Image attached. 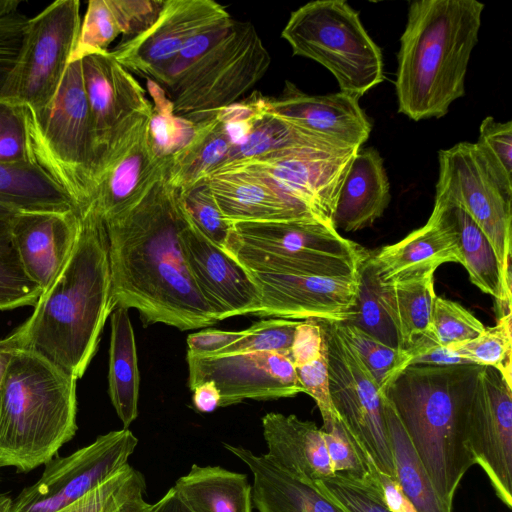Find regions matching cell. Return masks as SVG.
Listing matches in <instances>:
<instances>
[{"instance_id": "obj_33", "label": "cell", "mask_w": 512, "mask_h": 512, "mask_svg": "<svg viewBox=\"0 0 512 512\" xmlns=\"http://www.w3.org/2000/svg\"><path fill=\"white\" fill-rule=\"evenodd\" d=\"M262 97L263 95H261L260 100V112L255 118L248 134L238 145L232 148L228 160L221 167L301 149L327 151L354 149L339 147L268 112L263 107Z\"/></svg>"}, {"instance_id": "obj_2", "label": "cell", "mask_w": 512, "mask_h": 512, "mask_svg": "<svg viewBox=\"0 0 512 512\" xmlns=\"http://www.w3.org/2000/svg\"><path fill=\"white\" fill-rule=\"evenodd\" d=\"M78 212L79 231L68 260L20 325L23 348L77 380L115 308L105 222L91 204Z\"/></svg>"}, {"instance_id": "obj_17", "label": "cell", "mask_w": 512, "mask_h": 512, "mask_svg": "<svg viewBox=\"0 0 512 512\" xmlns=\"http://www.w3.org/2000/svg\"><path fill=\"white\" fill-rule=\"evenodd\" d=\"M468 444L496 493L512 507V388L494 368L483 366L468 414Z\"/></svg>"}, {"instance_id": "obj_22", "label": "cell", "mask_w": 512, "mask_h": 512, "mask_svg": "<svg viewBox=\"0 0 512 512\" xmlns=\"http://www.w3.org/2000/svg\"><path fill=\"white\" fill-rule=\"evenodd\" d=\"M262 104L268 112L342 148L360 149L372 130L359 99L341 91L310 95L286 81L278 97L263 95Z\"/></svg>"}, {"instance_id": "obj_50", "label": "cell", "mask_w": 512, "mask_h": 512, "mask_svg": "<svg viewBox=\"0 0 512 512\" xmlns=\"http://www.w3.org/2000/svg\"><path fill=\"white\" fill-rule=\"evenodd\" d=\"M19 0H0V90L18 57L29 18Z\"/></svg>"}, {"instance_id": "obj_32", "label": "cell", "mask_w": 512, "mask_h": 512, "mask_svg": "<svg viewBox=\"0 0 512 512\" xmlns=\"http://www.w3.org/2000/svg\"><path fill=\"white\" fill-rule=\"evenodd\" d=\"M108 385L112 405L124 428L138 416L140 375L133 326L127 308L110 314Z\"/></svg>"}, {"instance_id": "obj_58", "label": "cell", "mask_w": 512, "mask_h": 512, "mask_svg": "<svg viewBox=\"0 0 512 512\" xmlns=\"http://www.w3.org/2000/svg\"><path fill=\"white\" fill-rule=\"evenodd\" d=\"M19 348H23V331L21 326L10 335L0 339V391L11 357Z\"/></svg>"}, {"instance_id": "obj_24", "label": "cell", "mask_w": 512, "mask_h": 512, "mask_svg": "<svg viewBox=\"0 0 512 512\" xmlns=\"http://www.w3.org/2000/svg\"><path fill=\"white\" fill-rule=\"evenodd\" d=\"M205 182L230 224L275 221L324 223L308 207L259 174L227 170L209 176Z\"/></svg>"}, {"instance_id": "obj_38", "label": "cell", "mask_w": 512, "mask_h": 512, "mask_svg": "<svg viewBox=\"0 0 512 512\" xmlns=\"http://www.w3.org/2000/svg\"><path fill=\"white\" fill-rule=\"evenodd\" d=\"M368 257L359 268V288L352 313L343 323L351 324L385 345L403 350L397 328L380 292V280Z\"/></svg>"}, {"instance_id": "obj_8", "label": "cell", "mask_w": 512, "mask_h": 512, "mask_svg": "<svg viewBox=\"0 0 512 512\" xmlns=\"http://www.w3.org/2000/svg\"><path fill=\"white\" fill-rule=\"evenodd\" d=\"M226 252L247 270L349 275L369 252L319 221L237 222Z\"/></svg>"}, {"instance_id": "obj_15", "label": "cell", "mask_w": 512, "mask_h": 512, "mask_svg": "<svg viewBox=\"0 0 512 512\" xmlns=\"http://www.w3.org/2000/svg\"><path fill=\"white\" fill-rule=\"evenodd\" d=\"M358 150H294L267 158L229 164L213 174L227 170H246L259 174L283 193L308 207L321 221L333 225L332 217L337 198Z\"/></svg>"}, {"instance_id": "obj_36", "label": "cell", "mask_w": 512, "mask_h": 512, "mask_svg": "<svg viewBox=\"0 0 512 512\" xmlns=\"http://www.w3.org/2000/svg\"><path fill=\"white\" fill-rule=\"evenodd\" d=\"M396 479L405 496L418 512H452L446 505L415 451L390 402L382 396Z\"/></svg>"}, {"instance_id": "obj_29", "label": "cell", "mask_w": 512, "mask_h": 512, "mask_svg": "<svg viewBox=\"0 0 512 512\" xmlns=\"http://www.w3.org/2000/svg\"><path fill=\"white\" fill-rule=\"evenodd\" d=\"M164 1L90 0L69 64L85 56L108 51L122 35L128 40L145 30L157 17Z\"/></svg>"}, {"instance_id": "obj_41", "label": "cell", "mask_w": 512, "mask_h": 512, "mask_svg": "<svg viewBox=\"0 0 512 512\" xmlns=\"http://www.w3.org/2000/svg\"><path fill=\"white\" fill-rule=\"evenodd\" d=\"M153 111L150 117V137L155 154L170 158L188 143L195 131V123L176 115L166 92L157 83L148 80Z\"/></svg>"}, {"instance_id": "obj_62", "label": "cell", "mask_w": 512, "mask_h": 512, "mask_svg": "<svg viewBox=\"0 0 512 512\" xmlns=\"http://www.w3.org/2000/svg\"><path fill=\"white\" fill-rule=\"evenodd\" d=\"M12 500L5 494H0V512H10Z\"/></svg>"}, {"instance_id": "obj_6", "label": "cell", "mask_w": 512, "mask_h": 512, "mask_svg": "<svg viewBox=\"0 0 512 512\" xmlns=\"http://www.w3.org/2000/svg\"><path fill=\"white\" fill-rule=\"evenodd\" d=\"M13 109L22 124L29 163L41 169L78 211L85 209L92 197L95 155L81 60L68 64L41 120L23 109Z\"/></svg>"}, {"instance_id": "obj_12", "label": "cell", "mask_w": 512, "mask_h": 512, "mask_svg": "<svg viewBox=\"0 0 512 512\" xmlns=\"http://www.w3.org/2000/svg\"><path fill=\"white\" fill-rule=\"evenodd\" d=\"M319 321L324 333L330 395L337 414L377 469L396 479L379 388L342 335L338 322Z\"/></svg>"}, {"instance_id": "obj_4", "label": "cell", "mask_w": 512, "mask_h": 512, "mask_svg": "<svg viewBox=\"0 0 512 512\" xmlns=\"http://www.w3.org/2000/svg\"><path fill=\"white\" fill-rule=\"evenodd\" d=\"M482 367L410 365L382 394L450 507L460 481L475 464L468 444V414Z\"/></svg>"}, {"instance_id": "obj_53", "label": "cell", "mask_w": 512, "mask_h": 512, "mask_svg": "<svg viewBox=\"0 0 512 512\" xmlns=\"http://www.w3.org/2000/svg\"><path fill=\"white\" fill-rule=\"evenodd\" d=\"M324 351V333L320 321L315 319L300 321L290 349V358L294 366L310 362Z\"/></svg>"}, {"instance_id": "obj_39", "label": "cell", "mask_w": 512, "mask_h": 512, "mask_svg": "<svg viewBox=\"0 0 512 512\" xmlns=\"http://www.w3.org/2000/svg\"><path fill=\"white\" fill-rule=\"evenodd\" d=\"M143 474L127 464L103 484L57 512H146Z\"/></svg>"}, {"instance_id": "obj_60", "label": "cell", "mask_w": 512, "mask_h": 512, "mask_svg": "<svg viewBox=\"0 0 512 512\" xmlns=\"http://www.w3.org/2000/svg\"><path fill=\"white\" fill-rule=\"evenodd\" d=\"M15 213L0 204V244L10 241V226Z\"/></svg>"}, {"instance_id": "obj_48", "label": "cell", "mask_w": 512, "mask_h": 512, "mask_svg": "<svg viewBox=\"0 0 512 512\" xmlns=\"http://www.w3.org/2000/svg\"><path fill=\"white\" fill-rule=\"evenodd\" d=\"M42 292L24 272L11 240L0 244V310L35 306Z\"/></svg>"}, {"instance_id": "obj_20", "label": "cell", "mask_w": 512, "mask_h": 512, "mask_svg": "<svg viewBox=\"0 0 512 512\" xmlns=\"http://www.w3.org/2000/svg\"><path fill=\"white\" fill-rule=\"evenodd\" d=\"M81 63L91 116L95 170L99 159L121 135L152 115L153 105L141 84L109 50L87 55Z\"/></svg>"}, {"instance_id": "obj_14", "label": "cell", "mask_w": 512, "mask_h": 512, "mask_svg": "<svg viewBox=\"0 0 512 512\" xmlns=\"http://www.w3.org/2000/svg\"><path fill=\"white\" fill-rule=\"evenodd\" d=\"M230 18L226 8L213 0H165L152 24L110 52L130 73L160 84L190 40Z\"/></svg>"}, {"instance_id": "obj_42", "label": "cell", "mask_w": 512, "mask_h": 512, "mask_svg": "<svg viewBox=\"0 0 512 512\" xmlns=\"http://www.w3.org/2000/svg\"><path fill=\"white\" fill-rule=\"evenodd\" d=\"M338 325L372 375L382 396L386 387L405 368L403 350H395L351 324L338 322Z\"/></svg>"}, {"instance_id": "obj_21", "label": "cell", "mask_w": 512, "mask_h": 512, "mask_svg": "<svg viewBox=\"0 0 512 512\" xmlns=\"http://www.w3.org/2000/svg\"><path fill=\"white\" fill-rule=\"evenodd\" d=\"M179 238L192 278L218 321L260 310V292L249 271L205 237L188 214Z\"/></svg>"}, {"instance_id": "obj_44", "label": "cell", "mask_w": 512, "mask_h": 512, "mask_svg": "<svg viewBox=\"0 0 512 512\" xmlns=\"http://www.w3.org/2000/svg\"><path fill=\"white\" fill-rule=\"evenodd\" d=\"M315 486L345 512H392L384 502L380 482L357 481L334 473Z\"/></svg>"}, {"instance_id": "obj_43", "label": "cell", "mask_w": 512, "mask_h": 512, "mask_svg": "<svg viewBox=\"0 0 512 512\" xmlns=\"http://www.w3.org/2000/svg\"><path fill=\"white\" fill-rule=\"evenodd\" d=\"M321 431L334 473L357 481L379 482L378 476H372L368 470V463L372 459L350 435L340 419L323 425Z\"/></svg>"}, {"instance_id": "obj_59", "label": "cell", "mask_w": 512, "mask_h": 512, "mask_svg": "<svg viewBox=\"0 0 512 512\" xmlns=\"http://www.w3.org/2000/svg\"><path fill=\"white\" fill-rule=\"evenodd\" d=\"M146 512H192L176 490L171 487L156 503L150 504Z\"/></svg>"}, {"instance_id": "obj_35", "label": "cell", "mask_w": 512, "mask_h": 512, "mask_svg": "<svg viewBox=\"0 0 512 512\" xmlns=\"http://www.w3.org/2000/svg\"><path fill=\"white\" fill-rule=\"evenodd\" d=\"M0 204L15 212L78 211L73 201L29 162L0 163Z\"/></svg>"}, {"instance_id": "obj_9", "label": "cell", "mask_w": 512, "mask_h": 512, "mask_svg": "<svg viewBox=\"0 0 512 512\" xmlns=\"http://www.w3.org/2000/svg\"><path fill=\"white\" fill-rule=\"evenodd\" d=\"M270 63L255 26L233 19L222 38L164 91L176 115L198 123L238 102Z\"/></svg>"}, {"instance_id": "obj_28", "label": "cell", "mask_w": 512, "mask_h": 512, "mask_svg": "<svg viewBox=\"0 0 512 512\" xmlns=\"http://www.w3.org/2000/svg\"><path fill=\"white\" fill-rule=\"evenodd\" d=\"M253 474L252 504L257 512H345L315 486L271 462L265 454L224 443Z\"/></svg>"}, {"instance_id": "obj_46", "label": "cell", "mask_w": 512, "mask_h": 512, "mask_svg": "<svg viewBox=\"0 0 512 512\" xmlns=\"http://www.w3.org/2000/svg\"><path fill=\"white\" fill-rule=\"evenodd\" d=\"M300 321L266 319L244 330V335L214 355L276 352L290 357L294 333ZM211 356V355H210Z\"/></svg>"}, {"instance_id": "obj_7", "label": "cell", "mask_w": 512, "mask_h": 512, "mask_svg": "<svg viewBox=\"0 0 512 512\" xmlns=\"http://www.w3.org/2000/svg\"><path fill=\"white\" fill-rule=\"evenodd\" d=\"M293 55L324 66L340 91L360 99L380 84L383 56L359 12L344 0H316L293 11L281 32Z\"/></svg>"}, {"instance_id": "obj_52", "label": "cell", "mask_w": 512, "mask_h": 512, "mask_svg": "<svg viewBox=\"0 0 512 512\" xmlns=\"http://www.w3.org/2000/svg\"><path fill=\"white\" fill-rule=\"evenodd\" d=\"M405 368L410 365L449 366L473 364L449 348L437 343L430 331L416 338L411 345L403 349Z\"/></svg>"}, {"instance_id": "obj_3", "label": "cell", "mask_w": 512, "mask_h": 512, "mask_svg": "<svg viewBox=\"0 0 512 512\" xmlns=\"http://www.w3.org/2000/svg\"><path fill=\"white\" fill-rule=\"evenodd\" d=\"M484 4L476 0L410 3L397 53L398 111L414 121L445 116L465 94Z\"/></svg>"}, {"instance_id": "obj_23", "label": "cell", "mask_w": 512, "mask_h": 512, "mask_svg": "<svg viewBox=\"0 0 512 512\" xmlns=\"http://www.w3.org/2000/svg\"><path fill=\"white\" fill-rule=\"evenodd\" d=\"M79 212H17L10 226V240L20 264L42 291L61 271L75 245Z\"/></svg>"}, {"instance_id": "obj_51", "label": "cell", "mask_w": 512, "mask_h": 512, "mask_svg": "<svg viewBox=\"0 0 512 512\" xmlns=\"http://www.w3.org/2000/svg\"><path fill=\"white\" fill-rule=\"evenodd\" d=\"M295 370L303 392L315 400L323 419V425L338 421L340 418L330 395L326 352L324 351L310 362L296 366Z\"/></svg>"}, {"instance_id": "obj_16", "label": "cell", "mask_w": 512, "mask_h": 512, "mask_svg": "<svg viewBox=\"0 0 512 512\" xmlns=\"http://www.w3.org/2000/svg\"><path fill=\"white\" fill-rule=\"evenodd\" d=\"M191 390L213 381L220 392V407L247 399L273 400L303 392L295 366L287 355L253 352L234 355L196 356L187 352Z\"/></svg>"}, {"instance_id": "obj_11", "label": "cell", "mask_w": 512, "mask_h": 512, "mask_svg": "<svg viewBox=\"0 0 512 512\" xmlns=\"http://www.w3.org/2000/svg\"><path fill=\"white\" fill-rule=\"evenodd\" d=\"M438 163L435 202L461 208L487 238L498 261L502 294L511 285L512 184L475 143L440 150Z\"/></svg>"}, {"instance_id": "obj_31", "label": "cell", "mask_w": 512, "mask_h": 512, "mask_svg": "<svg viewBox=\"0 0 512 512\" xmlns=\"http://www.w3.org/2000/svg\"><path fill=\"white\" fill-rule=\"evenodd\" d=\"M231 138L218 115L195 123L186 145L170 157L167 182L180 192L204 182L229 158Z\"/></svg>"}, {"instance_id": "obj_56", "label": "cell", "mask_w": 512, "mask_h": 512, "mask_svg": "<svg viewBox=\"0 0 512 512\" xmlns=\"http://www.w3.org/2000/svg\"><path fill=\"white\" fill-rule=\"evenodd\" d=\"M377 476L382 487L384 502L392 512H418L401 490L397 479L380 471Z\"/></svg>"}, {"instance_id": "obj_10", "label": "cell", "mask_w": 512, "mask_h": 512, "mask_svg": "<svg viewBox=\"0 0 512 512\" xmlns=\"http://www.w3.org/2000/svg\"><path fill=\"white\" fill-rule=\"evenodd\" d=\"M80 1L57 0L29 18L16 62L0 90V104L41 120L60 87L80 27Z\"/></svg>"}, {"instance_id": "obj_49", "label": "cell", "mask_w": 512, "mask_h": 512, "mask_svg": "<svg viewBox=\"0 0 512 512\" xmlns=\"http://www.w3.org/2000/svg\"><path fill=\"white\" fill-rule=\"evenodd\" d=\"M491 167L512 184V121L498 122L485 117L475 143Z\"/></svg>"}, {"instance_id": "obj_1", "label": "cell", "mask_w": 512, "mask_h": 512, "mask_svg": "<svg viewBox=\"0 0 512 512\" xmlns=\"http://www.w3.org/2000/svg\"><path fill=\"white\" fill-rule=\"evenodd\" d=\"M167 171L134 205L104 221L112 300L115 308L136 309L145 325L192 330L218 320L183 257L179 234L187 214Z\"/></svg>"}, {"instance_id": "obj_57", "label": "cell", "mask_w": 512, "mask_h": 512, "mask_svg": "<svg viewBox=\"0 0 512 512\" xmlns=\"http://www.w3.org/2000/svg\"><path fill=\"white\" fill-rule=\"evenodd\" d=\"M192 402L197 411L209 413L220 405V392L213 381H206L193 390Z\"/></svg>"}, {"instance_id": "obj_55", "label": "cell", "mask_w": 512, "mask_h": 512, "mask_svg": "<svg viewBox=\"0 0 512 512\" xmlns=\"http://www.w3.org/2000/svg\"><path fill=\"white\" fill-rule=\"evenodd\" d=\"M15 162H29L19 116L15 123L0 132V163Z\"/></svg>"}, {"instance_id": "obj_25", "label": "cell", "mask_w": 512, "mask_h": 512, "mask_svg": "<svg viewBox=\"0 0 512 512\" xmlns=\"http://www.w3.org/2000/svg\"><path fill=\"white\" fill-rule=\"evenodd\" d=\"M381 282L456 262L462 265L458 233L450 209L434 203L432 213L422 227L402 240L383 246L369 256Z\"/></svg>"}, {"instance_id": "obj_37", "label": "cell", "mask_w": 512, "mask_h": 512, "mask_svg": "<svg viewBox=\"0 0 512 512\" xmlns=\"http://www.w3.org/2000/svg\"><path fill=\"white\" fill-rule=\"evenodd\" d=\"M446 206L450 209L458 233L462 265L467 270L471 283L491 295L499 309L502 302L500 269L489 241L461 208Z\"/></svg>"}, {"instance_id": "obj_18", "label": "cell", "mask_w": 512, "mask_h": 512, "mask_svg": "<svg viewBox=\"0 0 512 512\" xmlns=\"http://www.w3.org/2000/svg\"><path fill=\"white\" fill-rule=\"evenodd\" d=\"M150 117L121 135L95 167L89 204L104 221L134 205L169 167L170 158H159L153 150Z\"/></svg>"}, {"instance_id": "obj_30", "label": "cell", "mask_w": 512, "mask_h": 512, "mask_svg": "<svg viewBox=\"0 0 512 512\" xmlns=\"http://www.w3.org/2000/svg\"><path fill=\"white\" fill-rule=\"evenodd\" d=\"M192 512H252L247 476L220 466L193 464L173 486Z\"/></svg>"}, {"instance_id": "obj_54", "label": "cell", "mask_w": 512, "mask_h": 512, "mask_svg": "<svg viewBox=\"0 0 512 512\" xmlns=\"http://www.w3.org/2000/svg\"><path fill=\"white\" fill-rule=\"evenodd\" d=\"M244 335L242 331H223L216 329L191 333L187 337L188 353L196 356L214 355L228 345L238 341Z\"/></svg>"}, {"instance_id": "obj_61", "label": "cell", "mask_w": 512, "mask_h": 512, "mask_svg": "<svg viewBox=\"0 0 512 512\" xmlns=\"http://www.w3.org/2000/svg\"><path fill=\"white\" fill-rule=\"evenodd\" d=\"M17 119L18 116L13 108L0 104V132L10 127Z\"/></svg>"}, {"instance_id": "obj_5", "label": "cell", "mask_w": 512, "mask_h": 512, "mask_svg": "<svg viewBox=\"0 0 512 512\" xmlns=\"http://www.w3.org/2000/svg\"><path fill=\"white\" fill-rule=\"evenodd\" d=\"M76 382L28 349L14 352L0 391V468L33 470L74 437Z\"/></svg>"}, {"instance_id": "obj_13", "label": "cell", "mask_w": 512, "mask_h": 512, "mask_svg": "<svg viewBox=\"0 0 512 512\" xmlns=\"http://www.w3.org/2000/svg\"><path fill=\"white\" fill-rule=\"evenodd\" d=\"M138 444L128 429L110 431L65 457H53L33 485L12 501L10 512H57L120 472Z\"/></svg>"}, {"instance_id": "obj_26", "label": "cell", "mask_w": 512, "mask_h": 512, "mask_svg": "<svg viewBox=\"0 0 512 512\" xmlns=\"http://www.w3.org/2000/svg\"><path fill=\"white\" fill-rule=\"evenodd\" d=\"M266 457L296 478L315 484L334 474L321 428L296 415L270 412L262 418Z\"/></svg>"}, {"instance_id": "obj_40", "label": "cell", "mask_w": 512, "mask_h": 512, "mask_svg": "<svg viewBox=\"0 0 512 512\" xmlns=\"http://www.w3.org/2000/svg\"><path fill=\"white\" fill-rule=\"evenodd\" d=\"M511 315L512 313L508 312L499 316L496 325L485 327L484 331L477 337L448 348L473 364L494 368L501 374L507 385L512 388Z\"/></svg>"}, {"instance_id": "obj_47", "label": "cell", "mask_w": 512, "mask_h": 512, "mask_svg": "<svg viewBox=\"0 0 512 512\" xmlns=\"http://www.w3.org/2000/svg\"><path fill=\"white\" fill-rule=\"evenodd\" d=\"M180 197L185 211L197 229L226 251L232 233V224L223 216L206 182L180 192Z\"/></svg>"}, {"instance_id": "obj_19", "label": "cell", "mask_w": 512, "mask_h": 512, "mask_svg": "<svg viewBox=\"0 0 512 512\" xmlns=\"http://www.w3.org/2000/svg\"><path fill=\"white\" fill-rule=\"evenodd\" d=\"M248 271L261 296L258 316L344 322L356 302L359 272L334 276Z\"/></svg>"}, {"instance_id": "obj_27", "label": "cell", "mask_w": 512, "mask_h": 512, "mask_svg": "<svg viewBox=\"0 0 512 512\" xmlns=\"http://www.w3.org/2000/svg\"><path fill=\"white\" fill-rule=\"evenodd\" d=\"M391 200L390 183L379 152L360 148L342 183L332 223L338 231L354 232L371 226Z\"/></svg>"}, {"instance_id": "obj_34", "label": "cell", "mask_w": 512, "mask_h": 512, "mask_svg": "<svg viewBox=\"0 0 512 512\" xmlns=\"http://www.w3.org/2000/svg\"><path fill=\"white\" fill-rule=\"evenodd\" d=\"M435 270L403 275L388 282L380 281V292L388 313L400 335L403 349L429 331L433 302Z\"/></svg>"}, {"instance_id": "obj_45", "label": "cell", "mask_w": 512, "mask_h": 512, "mask_svg": "<svg viewBox=\"0 0 512 512\" xmlns=\"http://www.w3.org/2000/svg\"><path fill=\"white\" fill-rule=\"evenodd\" d=\"M484 329L482 322L458 302L435 297L429 331L439 345L448 348L467 342Z\"/></svg>"}]
</instances>
